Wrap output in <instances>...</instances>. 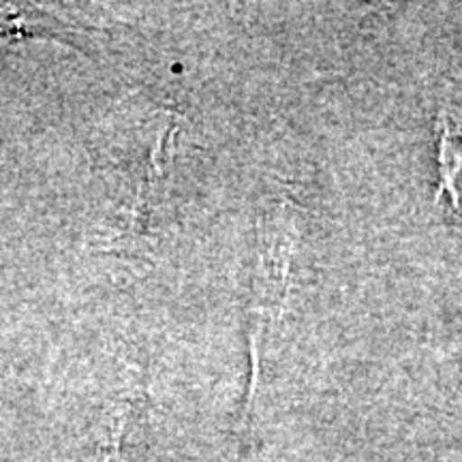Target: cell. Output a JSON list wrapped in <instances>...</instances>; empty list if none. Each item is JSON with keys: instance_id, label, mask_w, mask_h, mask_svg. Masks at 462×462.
Masks as SVG:
<instances>
[{"instance_id": "1", "label": "cell", "mask_w": 462, "mask_h": 462, "mask_svg": "<svg viewBox=\"0 0 462 462\" xmlns=\"http://www.w3.org/2000/svg\"><path fill=\"white\" fill-rule=\"evenodd\" d=\"M439 204L446 206L448 218L462 223V118L441 114L439 120Z\"/></svg>"}]
</instances>
